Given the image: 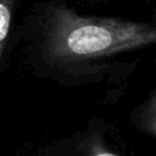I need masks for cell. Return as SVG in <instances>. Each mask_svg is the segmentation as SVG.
<instances>
[{
    "label": "cell",
    "instance_id": "1",
    "mask_svg": "<svg viewBox=\"0 0 156 156\" xmlns=\"http://www.w3.org/2000/svg\"><path fill=\"white\" fill-rule=\"evenodd\" d=\"M134 38L125 25L80 16L65 5H49L41 21V54L52 65L118 51Z\"/></svg>",
    "mask_w": 156,
    "mask_h": 156
},
{
    "label": "cell",
    "instance_id": "4",
    "mask_svg": "<svg viewBox=\"0 0 156 156\" xmlns=\"http://www.w3.org/2000/svg\"><path fill=\"white\" fill-rule=\"evenodd\" d=\"M151 127H152V130L156 133V116L154 118V121H152V123H151Z\"/></svg>",
    "mask_w": 156,
    "mask_h": 156
},
{
    "label": "cell",
    "instance_id": "3",
    "mask_svg": "<svg viewBox=\"0 0 156 156\" xmlns=\"http://www.w3.org/2000/svg\"><path fill=\"white\" fill-rule=\"evenodd\" d=\"M92 156H118V155L111 154V152H107V151H97V152H94Z\"/></svg>",
    "mask_w": 156,
    "mask_h": 156
},
{
    "label": "cell",
    "instance_id": "2",
    "mask_svg": "<svg viewBox=\"0 0 156 156\" xmlns=\"http://www.w3.org/2000/svg\"><path fill=\"white\" fill-rule=\"evenodd\" d=\"M14 4H15V0H0V65H2L3 54H4L7 38L10 34Z\"/></svg>",
    "mask_w": 156,
    "mask_h": 156
}]
</instances>
